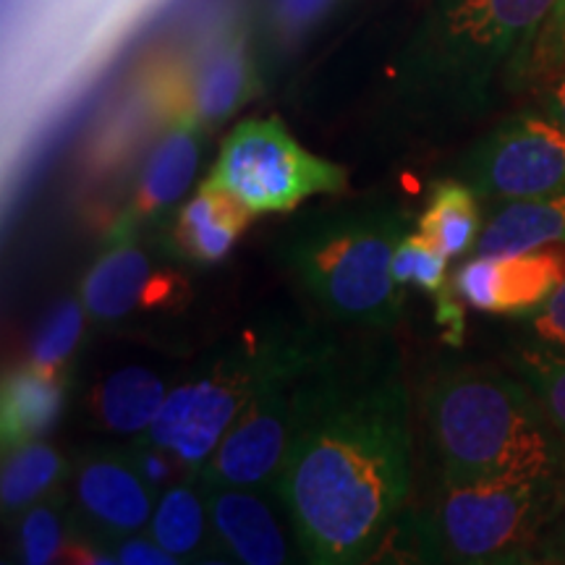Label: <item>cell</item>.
Returning a JSON list of instances; mask_svg holds the SVG:
<instances>
[{"mask_svg": "<svg viewBox=\"0 0 565 565\" xmlns=\"http://www.w3.org/2000/svg\"><path fill=\"white\" fill-rule=\"evenodd\" d=\"M108 550L121 565H186L168 550H162L150 534L124 536V540L113 542Z\"/></svg>", "mask_w": 565, "mask_h": 565, "instance_id": "obj_32", "label": "cell"}, {"mask_svg": "<svg viewBox=\"0 0 565 565\" xmlns=\"http://www.w3.org/2000/svg\"><path fill=\"white\" fill-rule=\"evenodd\" d=\"M393 278L398 286H416L435 296V320L445 343L461 345L466 335L463 299L448 275V257L419 231L408 233L393 257Z\"/></svg>", "mask_w": 565, "mask_h": 565, "instance_id": "obj_22", "label": "cell"}, {"mask_svg": "<svg viewBox=\"0 0 565 565\" xmlns=\"http://www.w3.org/2000/svg\"><path fill=\"white\" fill-rule=\"evenodd\" d=\"M414 477L408 387L387 343L330 341L296 380L278 477L309 565H353L406 505Z\"/></svg>", "mask_w": 565, "mask_h": 565, "instance_id": "obj_1", "label": "cell"}, {"mask_svg": "<svg viewBox=\"0 0 565 565\" xmlns=\"http://www.w3.org/2000/svg\"><path fill=\"white\" fill-rule=\"evenodd\" d=\"M565 513V475L500 479V482H443L435 515L448 561L534 550L542 534Z\"/></svg>", "mask_w": 565, "mask_h": 565, "instance_id": "obj_6", "label": "cell"}, {"mask_svg": "<svg viewBox=\"0 0 565 565\" xmlns=\"http://www.w3.org/2000/svg\"><path fill=\"white\" fill-rule=\"evenodd\" d=\"M408 233L412 212L398 202L372 196L330 204L288 225L280 259L322 315L383 333L404 315L406 288L393 278V257Z\"/></svg>", "mask_w": 565, "mask_h": 565, "instance_id": "obj_3", "label": "cell"}, {"mask_svg": "<svg viewBox=\"0 0 565 565\" xmlns=\"http://www.w3.org/2000/svg\"><path fill=\"white\" fill-rule=\"evenodd\" d=\"M296 380L267 385L244 408L196 475L204 487H278L291 437Z\"/></svg>", "mask_w": 565, "mask_h": 565, "instance_id": "obj_12", "label": "cell"}, {"mask_svg": "<svg viewBox=\"0 0 565 565\" xmlns=\"http://www.w3.org/2000/svg\"><path fill=\"white\" fill-rule=\"evenodd\" d=\"M189 565H242V563L233 561V557L225 553L221 545H217V547L207 550V553H202L200 557H194V561Z\"/></svg>", "mask_w": 565, "mask_h": 565, "instance_id": "obj_36", "label": "cell"}, {"mask_svg": "<svg viewBox=\"0 0 565 565\" xmlns=\"http://www.w3.org/2000/svg\"><path fill=\"white\" fill-rule=\"evenodd\" d=\"M58 565H121V563H118L116 555H113L105 545H100V542L74 532L68 536L66 547H63Z\"/></svg>", "mask_w": 565, "mask_h": 565, "instance_id": "obj_33", "label": "cell"}, {"mask_svg": "<svg viewBox=\"0 0 565 565\" xmlns=\"http://www.w3.org/2000/svg\"><path fill=\"white\" fill-rule=\"evenodd\" d=\"M19 565H58L68 536L74 534V515L61 490L40 500L13 519Z\"/></svg>", "mask_w": 565, "mask_h": 565, "instance_id": "obj_27", "label": "cell"}, {"mask_svg": "<svg viewBox=\"0 0 565 565\" xmlns=\"http://www.w3.org/2000/svg\"><path fill=\"white\" fill-rule=\"evenodd\" d=\"M71 471L74 466L66 461V456L42 440L3 454L0 505L6 519H17L26 508L58 492V487L71 479Z\"/></svg>", "mask_w": 565, "mask_h": 565, "instance_id": "obj_24", "label": "cell"}, {"mask_svg": "<svg viewBox=\"0 0 565 565\" xmlns=\"http://www.w3.org/2000/svg\"><path fill=\"white\" fill-rule=\"evenodd\" d=\"M565 13V0H557V6L553 9V13H550V19H557V17H563Z\"/></svg>", "mask_w": 565, "mask_h": 565, "instance_id": "obj_37", "label": "cell"}, {"mask_svg": "<svg viewBox=\"0 0 565 565\" xmlns=\"http://www.w3.org/2000/svg\"><path fill=\"white\" fill-rule=\"evenodd\" d=\"M540 103H542V113L565 129V74L555 76V79H550L547 84H542Z\"/></svg>", "mask_w": 565, "mask_h": 565, "instance_id": "obj_34", "label": "cell"}, {"mask_svg": "<svg viewBox=\"0 0 565 565\" xmlns=\"http://www.w3.org/2000/svg\"><path fill=\"white\" fill-rule=\"evenodd\" d=\"M565 74V13L557 19H547L542 32L536 34L532 51L513 74V82L534 84L536 89L555 76Z\"/></svg>", "mask_w": 565, "mask_h": 565, "instance_id": "obj_29", "label": "cell"}, {"mask_svg": "<svg viewBox=\"0 0 565 565\" xmlns=\"http://www.w3.org/2000/svg\"><path fill=\"white\" fill-rule=\"evenodd\" d=\"M131 454L137 458L141 475L158 492H166L168 487L183 482V479L196 477V471L189 469L181 458H175L171 450L160 448V445L147 443L145 437H137L131 445Z\"/></svg>", "mask_w": 565, "mask_h": 565, "instance_id": "obj_31", "label": "cell"}, {"mask_svg": "<svg viewBox=\"0 0 565 565\" xmlns=\"http://www.w3.org/2000/svg\"><path fill=\"white\" fill-rule=\"evenodd\" d=\"M565 244V194L505 202L484 223L475 257H515Z\"/></svg>", "mask_w": 565, "mask_h": 565, "instance_id": "obj_20", "label": "cell"}, {"mask_svg": "<svg viewBox=\"0 0 565 565\" xmlns=\"http://www.w3.org/2000/svg\"><path fill=\"white\" fill-rule=\"evenodd\" d=\"M257 215L291 212L312 196L341 194L349 173L309 152L280 118H246L223 139L207 179Z\"/></svg>", "mask_w": 565, "mask_h": 565, "instance_id": "obj_7", "label": "cell"}, {"mask_svg": "<svg viewBox=\"0 0 565 565\" xmlns=\"http://www.w3.org/2000/svg\"><path fill=\"white\" fill-rule=\"evenodd\" d=\"M204 487V484H202ZM217 545L242 565H309L275 487H204Z\"/></svg>", "mask_w": 565, "mask_h": 565, "instance_id": "obj_14", "label": "cell"}, {"mask_svg": "<svg viewBox=\"0 0 565 565\" xmlns=\"http://www.w3.org/2000/svg\"><path fill=\"white\" fill-rule=\"evenodd\" d=\"M557 0H435L393 71L406 116L466 110L484 100L500 68L519 71Z\"/></svg>", "mask_w": 565, "mask_h": 565, "instance_id": "obj_4", "label": "cell"}, {"mask_svg": "<svg viewBox=\"0 0 565 565\" xmlns=\"http://www.w3.org/2000/svg\"><path fill=\"white\" fill-rule=\"evenodd\" d=\"M160 492L141 475L131 448H95L71 471V515L76 532L110 547L147 532Z\"/></svg>", "mask_w": 565, "mask_h": 565, "instance_id": "obj_10", "label": "cell"}, {"mask_svg": "<svg viewBox=\"0 0 565 565\" xmlns=\"http://www.w3.org/2000/svg\"><path fill=\"white\" fill-rule=\"evenodd\" d=\"M443 534L437 526L435 508L404 505L401 513L391 521L383 536L374 542V547L353 565H445Z\"/></svg>", "mask_w": 565, "mask_h": 565, "instance_id": "obj_26", "label": "cell"}, {"mask_svg": "<svg viewBox=\"0 0 565 565\" xmlns=\"http://www.w3.org/2000/svg\"><path fill=\"white\" fill-rule=\"evenodd\" d=\"M422 414L443 482L565 475V443L524 377L458 366L424 387Z\"/></svg>", "mask_w": 565, "mask_h": 565, "instance_id": "obj_2", "label": "cell"}, {"mask_svg": "<svg viewBox=\"0 0 565 565\" xmlns=\"http://www.w3.org/2000/svg\"><path fill=\"white\" fill-rule=\"evenodd\" d=\"M179 265L154 238L103 242V252L79 282L89 322L103 330H124L183 315L194 291Z\"/></svg>", "mask_w": 565, "mask_h": 565, "instance_id": "obj_8", "label": "cell"}, {"mask_svg": "<svg viewBox=\"0 0 565 565\" xmlns=\"http://www.w3.org/2000/svg\"><path fill=\"white\" fill-rule=\"evenodd\" d=\"M183 58L196 121L210 134L263 92L265 79L254 53L249 19L228 17L217 21L192 45H183Z\"/></svg>", "mask_w": 565, "mask_h": 565, "instance_id": "obj_13", "label": "cell"}, {"mask_svg": "<svg viewBox=\"0 0 565 565\" xmlns=\"http://www.w3.org/2000/svg\"><path fill=\"white\" fill-rule=\"evenodd\" d=\"M456 179L498 202L565 194V129L545 113H515L463 154Z\"/></svg>", "mask_w": 565, "mask_h": 565, "instance_id": "obj_9", "label": "cell"}, {"mask_svg": "<svg viewBox=\"0 0 565 565\" xmlns=\"http://www.w3.org/2000/svg\"><path fill=\"white\" fill-rule=\"evenodd\" d=\"M257 217L246 204L215 183L202 181L194 196L175 210L154 242L166 249L175 263L192 267L221 265L249 231Z\"/></svg>", "mask_w": 565, "mask_h": 565, "instance_id": "obj_16", "label": "cell"}, {"mask_svg": "<svg viewBox=\"0 0 565 565\" xmlns=\"http://www.w3.org/2000/svg\"><path fill=\"white\" fill-rule=\"evenodd\" d=\"M145 534H150L162 550H168L186 565L207 550L217 547L210 521L207 492H204L200 477H189L160 492Z\"/></svg>", "mask_w": 565, "mask_h": 565, "instance_id": "obj_21", "label": "cell"}, {"mask_svg": "<svg viewBox=\"0 0 565 565\" xmlns=\"http://www.w3.org/2000/svg\"><path fill=\"white\" fill-rule=\"evenodd\" d=\"M3 565H17V563H11V561H3Z\"/></svg>", "mask_w": 565, "mask_h": 565, "instance_id": "obj_38", "label": "cell"}, {"mask_svg": "<svg viewBox=\"0 0 565 565\" xmlns=\"http://www.w3.org/2000/svg\"><path fill=\"white\" fill-rule=\"evenodd\" d=\"M461 565H550V563L542 561V557H536L532 550H515V553L477 557V561H466Z\"/></svg>", "mask_w": 565, "mask_h": 565, "instance_id": "obj_35", "label": "cell"}, {"mask_svg": "<svg viewBox=\"0 0 565 565\" xmlns=\"http://www.w3.org/2000/svg\"><path fill=\"white\" fill-rule=\"evenodd\" d=\"M68 383L47 377L32 364L11 366L0 385V443L3 454L40 443L58 427Z\"/></svg>", "mask_w": 565, "mask_h": 565, "instance_id": "obj_18", "label": "cell"}, {"mask_svg": "<svg viewBox=\"0 0 565 565\" xmlns=\"http://www.w3.org/2000/svg\"><path fill=\"white\" fill-rule=\"evenodd\" d=\"M416 231L448 259L475 254L479 233H482L479 194L461 179L437 181L427 207L416 217Z\"/></svg>", "mask_w": 565, "mask_h": 565, "instance_id": "obj_23", "label": "cell"}, {"mask_svg": "<svg viewBox=\"0 0 565 565\" xmlns=\"http://www.w3.org/2000/svg\"><path fill=\"white\" fill-rule=\"evenodd\" d=\"M330 341L317 324L288 317L244 324L173 383L160 416L141 437L171 450L200 475L244 408L267 385L301 377Z\"/></svg>", "mask_w": 565, "mask_h": 565, "instance_id": "obj_5", "label": "cell"}, {"mask_svg": "<svg viewBox=\"0 0 565 565\" xmlns=\"http://www.w3.org/2000/svg\"><path fill=\"white\" fill-rule=\"evenodd\" d=\"M521 322H524L529 345L565 359V280L536 312L524 317Z\"/></svg>", "mask_w": 565, "mask_h": 565, "instance_id": "obj_30", "label": "cell"}, {"mask_svg": "<svg viewBox=\"0 0 565 565\" xmlns=\"http://www.w3.org/2000/svg\"><path fill=\"white\" fill-rule=\"evenodd\" d=\"M565 280V244L515 257H475L454 275L463 303L487 315L524 320Z\"/></svg>", "mask_w": 565, "mask_h": 565, "instance_id": "obj_15", "label": "cell"}, {"mask_svg": "<svg viewBox=\"0 0 565 565\" xmlns=\"http://www.w3.org/2000/svg\"><path fill=\"white\" fill-rule=\"evenodd\" d=\"M207 137L210 131L196 121L168 124L139 160L131 192L103 242L158 236L192 192Z\"/></svg>", "mask_w": 565, "mask_h": 565, "instance_id": "obj_11", "label": "cell"}, {"mask_svg": "<svg viewBox=\"0 0 565 565\" xmlns=\"http://www.w3.org/2000/svg\"><path fill=\"white\" fill-rule=\"evenodd\" d=\"M168 374L150 364H124L105 372L84 398L89 427L118 437L147 435L171 393Z\"/></svg>", "mask_w": 565, "mask_h": 565, "instance_id": "obj_17", "label": "cell"}, {"mask_svg": "<svg viewBox=\"0 0 565 565\" xmlns=\"http://www.w3.org/2000/svg\"><path fill=\"white\" fill-rule=\"evenodd\" d=\"M515 366L542 401L550 422L565 443V359L536 345H524L515 353Z\"/></svg>", "mask_w": 565, "mask_h": 565, "instance_id": "obj_28", "label": "cell"}, {"mask_svg": "<svg viewBox=\"0 0 565 565\" xmlns=\"http://www.w3.org/2000/svg\"><path fill=\"white\" fill-rule=\"evenodd\" d=\"M87 309L79 296H63L42 315L26 345V364L47 377L68 383L76 356H79L84 335H87Z\"/></svg>", "mask_w": 565, "mask_h": 565, "instance_id": "obj_25", "label": "cell"}, {"mask_svg": "<svg viewBox=\"0 0 565 565\" xmlns=\"http://www.w3.org/2000/svg\"><path fill=\"white\" fill-rule=\"evenodd\" d=\"M349 3L351 0H259L249 21L263 76L278 74L282 63Z\"/></svg>", "mask_w": 565, "mask_h": 565, "instance_id": "obj_19", "label": "cell"}]
</instances>
